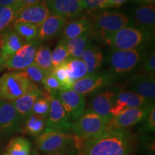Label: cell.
<instances>
[{"label":"cell","mask_w":155,"mask_h":155,"mask_svg":"<svg viewBox=\"0 0 155 155\" xmlns=\"http://www.w3.org/2000/svg\"><path fill=\"white\" fill-rule=\"evenodd\" d=\"M134 1L139 2H141L143 4H147V5H154L155 4V0H134Z\"/></svg>","instance_id":"f6af8a7d"},{"label":"cell","mask_w":155,"mask_h":155,"mask_svg":"<svg viewBox=\"0 0 155 155\" xmlns=\"http://www.w3.org/2000/svg\"><path fill=\"white\" fill-rule=\"evenodd\" d=\"M144 130L147 132H154L155 130V106L154 104L151 108L144 125Z\"/></svg>","instance_id":"74e56055"},{"label":"cell","mask_w":155,"mask_h":155,"mask_svg":"<svg viewBox=\"0 0 155 155\" xmlns=\"http://www.w3.org/2000/svg\"><path fill=\"white\" fill-rule=\"evenodd\" d=\"M37 87L19 71L4 73L0 76V99L14 101Z\"/></svg>","instance_id":"7a4b0ae2"},{"label":"cell","mask_w":155,"mask_h":155,"mask_svg":"<svg viewBox=\"0 0 155 155\" xmlns=\"http://www.w3.org/2000/svg\"><path fill=\"white\" fill-rule=\"evenodd\" d=\"M50 95V107L46 119L45 129L68 133L71 131L72 121L64 109L58 93Z\"/></svg>","instance_id":"52a82bcc"},{"label":"cell","mask_w":155,"mask_h":155,"mask_svg":"<svg viewBox=\"0 0 155 155\" xmlns=\"http://www.w3.org/2000/svg\"><path fill=\"white\" fill-rule=\"evenodd\" d=\"M115 95V91L111 89L98 92L93 97L90 109L109 123L113 118L111 110Z\"/></svg>","instance_id":"ac0fdd59"},{"label":"cell","mask_w":155,"mask_h":155,"mask_svg":"<svg viewBox=\"0 0 155 155\" xmlns=\"http://www.w3.org/2000/svg\"><path fill=\"white\" fill-rule=\"evenodd\" d=\"M22 121L12 101L0 99V134L9 135L19 131Z\"/></svg>","instance_id":"8fae6325"},{"label":"cell","mask_w":155,"mask_h":155,"mask_svg":"<svg viewBox=\"0 0 155 155\" xmlns=\"http://www.w3.org/2000/svg\"><path fill=\"white\" fill-rule=\"evenodd\" d=\"M12 25L14 27V30L25 42L39 40V27L37 25L21 21H15Z\"/></svg>","instance_id":"f1b7e54d"},{"label":"cell","mask_w":155,"mask_h":155,"mask_svg":"<svg viewBox=\"0 0 155 155\" xmlns=\"http://www.w3.org/2000/svg\"><path fill=\"white\" fill-rule=\"evenodd\" d=\"M39 40L26 42L17 53L6 61L5 68L9 71H21L34 63L38 48Z\"/></svg>","instance_id":"30bf717a"},{"label":"cell","mask_w":155,"mask_h":155,"mask_svg":"<svg viewBox=\"0 0 155 155\" xmlns=\"http://www.w3.org/2000/svg\"><path fill=\"white\" fill-rule=\"evenodd\" d=\"M132 16L135 24L138 26L145 36L152 35L154 30L155 7L154 5H142L134 9Z\"/></svg>","instance_id":"2e32d148"},{"label":"cell","mask_w":155,"mask_h":155,"mask_svg":"<svg viewBox=\"0 0 155 155\" xmlns=\"http://www.w3.org/2000/svg\"><path fill=\"white\" fill-rule=\"evenodd\" d=\"M58 94L64 109L72 122L78 119L85 111L86 101L84 96L73 89H61Z\"/></svg>","instance_id":"7c38bea8"},{"label":"cell","mask_w":155,"mask_h":155,"mask_svg":"<svg viewBox=\"0 0 155 155\" xmlns=\"http://www.w3.org/2000/svg\"><path fill=\"white\" fill-rule=\"evenodd\" d=\"M50 15L46 0L27 6L19 12L15 21L31 23L40 27Z\"/></svg>","instance_id":"9a60e30c"},{"label":"cell","mask_w":155,"mask_h":155,"mask_svg":"<svg viewBox=\"0 0 155 155\" xmlns=\"http://www.w3.org/2000/svg\"><path fill=\"white\" fill-rule=\"evenodd\" d=\"M42 84L43 85L45 91H47L49 94L58 93L62 89L61 83L51 73H48L45 75L42 81Z\"/></svg>","instance_id":"d590c367"},{"label":"cell","mask_w":155,"mask_h":155,"mask_svg":"<svg viewBox=\"0 0 155 155\" xmlns=\"http://www.w3.org/2000/svg\"><path fill=\"white\" fill-rule=\"evenodd\" d=\"M141 54L137 49L121 50L111 49L108 55V63L111 73L118 76L133 71L140 61Z\"/></svg>","instance_id":"8992f818"},{"label":"cell","mask_w":155,"mask_h":155,"mask_svg":"<svg viewBox=\"0 0 155 155\" xmlns=\"http://www.w3.org/2000/svg\"><path fill=\"white\" fill-rule=\"evenodd\" d=\"M91 31L88 30L76 38L65 40L70 57L81 58L88 43Z\"/></svg>","instance_id":"4316f807"},{"label":"cell","mask_w":155,"mask_h":155,"mask_svg":"<svg viewBox=\"0 0 155 155\" xmlns=\"http://www.w3.org/2000/svg\"><path fill=\"white\" fill-rule=\"evenodd\" d=\"M70 57L65 40L61 39L58 42L55 49L51 53V60L53 69L62 65Z\"/></svg>","instance_id":"d6a6232c"},{"label":"cell","mask_w":155,"mask_h":155,"mask_svg":"<svg viewBox=\"0 0 155 155\" xmlns=\"http://www.w3.org/2000/svg\"><path fill=\"white\" fill-rule=\"evenodd\" d=\"M21 10L18 4L11 6H0V36L9 30Z\"/></svg>","instance_id":"83f0119b"},{"label":"cell","mask_w":155,"mask_h":155,"mask_svg":"<svg viewBox=\"0 0 155 155\" xmlns=\"http://www.w3.org/2000/svg\"><path fill=\"white\" fill-rule=\"evenodd\" d=\"M30 155H39V154L37 152V151H33V152H32V154H30Z\"/></svg>","instance_id":"bcb514c9"},{"label":"cell","mask_w":155,"mask_h":155,"mask_svg":"<svg viewBox=\"0 0 155 155\" xmlns=\"http://www.w3.org/2000/svg\"><path fill=\"white\" fill-rule=\"evenodd\" d=\"M105 0H83V10L93 12L101 9Z\"/></svg>","instance_id":"ab89813d"},{"label":"cell","mask_w":155,"mask_h":155,"mask_svg":"<svg viewBox=\"0 0 155 155\" xmlns=\"http://www.w3.org/2000/svg\"><path fill=\"white\" fill-rule=\"evenodd\" d=\"M108 124L107 121L88 108L78 119L72 122L71 131L83 141L105 131L109 128Z\"/></svg>","instance_id":"3957f363"},{"label":"cell","mask_w":155,"mask_h":155,"mask_svg":"<svg viewBox=\"0 0 155 155\" xmlns=\"http://www.w3.org/2000/svg\"><path fill=\"white\" fill-rule=\"evenodd\" d=\"M78 150L75 146V143L68 145V146L63 147L60 150L54 151L52 152L45 153L42 155H78Z\"/></svg>","instance_id":"f35d334b"},{"label":"cell","mask_w":155,"mask_h":155,"mask_svg":"<svg viewBox=\"0 0 155 155\" xmlns=\"http://www.w3.org/2000/svg\"><path fill=\"white\" fill-rule=\"evenodd\" d=\"M5 58L2 55V53L1 50H0V71H2V69L5 68Z\"/></svg>","instance_id":"ee69618b"},{"label":"cell","mask_w":155,"mask_h":155,"mask_svg":"<svg viewBox=\"0 0 155 155\" xmlns=\"http://www.w3.org/2000/svg\"><path fill=\"white\" fill-rule=\"evenodd\" d=\"M52 15L67 19L74 17L83 10V0H46Z\"/></svg>","instance_id":"d6986e66"},{"label":"cell","mask_w":155,"mask_h":155,"mask_svg":"<svg viewBox=\"0 0 155 155\" xmlns=\"http://www.w3.org/2000/svg\"><path fill=\"white\" fill-rule=\"evenodd\" d=\"M151 104H150L148 101L138 94L129 91H121L116 94L114 96L111 114L114 117L129 108L142 107Z\"/></svg>","instance_id":"5bb4252c"},{"label":"cell","mask_w":155,"mask_h":155,"mask_svg":"<svg viewBox=\"0 0 155 155\" xmlns=\"http://www.w3.org/2000/svg\"><path fill=\"white\" fill-rule=\"evenodd\" d=\"M51 50L48 46L39 47L37 50L34 63L46 74L50 73L53 71V65L51 60Z\"/></svg>","instance_id":"4dcf8cb0"},{"label":"cell","mask_w":155,"mask_h":155,"mask_svg":"<svg viewBox=\"0 0 155 155\" xmlns=\"http://www.w3.org/2000/svg\"><path fill=\"white\" fill-rule=\"evenodd\" d=\"M75 136L71 134L50 129H45L36 137L38 150L44 153L52 152L74 143Z\"/></svg>","instance_id":"9c48e42d"},{"label":"cell","mask_w":155,"mask_h":155,"mask_svg":"<svg viewBox=\"0 0 155 155\" xmlns=\"http://www.w3.org/2000/svg\"><path fill=\"white\" fill-rule=\"evenodd\" d=\"M19 72L35 84V83H41L42 84L44 78L47 75L42 69L37 66L34 63L27 68L22 70Z\"/></svg>","instance_id":"836d02e7"},{"label":"cell","mask_w":155,"mask_h":155,"mask_svg":"<svg viewBox=\"0 0 155 155\" xmlns=\"http://www.w3.org/2000/svg\"><path fill=\"white\" fill-rule=\"evenodd\" d=\"M42 1V0H19L17 4L20 6L21 9L24 7H27V6L32 5V4H35L38 2Z\"/></svg>","instance_id":"b9f144b4"},{"label":"cell","mask_w":155,"mask_h":155,"mask_svg":"<svg viewBox=\"0 0 155 155\" xmlns=\"http://www.w3.org/2000/svg\"><path fill=\"white\" fill-rule=\"evenodd\" d=\"M3 155H7V154H6V153H5V154H3Z\"/></svg>","instance_id":"7dc6e473"},{"label":"cell","mask_w":155,"mask_h":155,"mask_svg":"<svg viewBox=\"0 0 155 155\" xmlns=\"http://www.w3.org/2000/svg\"><path fill=\"white\" fill-rule=\"evenodd\" d=\"M5 153L7 155H30L31 144L25 137H16L9 141Z\"/></svg>","instance_id":"f546056e"},{"label":"cell","mask_w":155,"mask_h":155,"mask_svg":"<svg viewBox=\"0 0 155 155\" xmlns=\"http://www.w3.org/2000/svg\"><path fill=\"white\" fill-rule=\"evenodd\" d=\"M26 43L12 29H9L0 36V50L7 61Z\"/></svg>","instance_id":"44dd1931"},{"label":"cell","mask_w":155,"mask_h":155,"mask_svg":"<svg viewBox=\"0 0 155 155\" xmlns=\"http://www.w3.org/2000/svg\"><path fill=\"white\" fill-rule=\"evenodd\" d=\"M114 49L129 50L136 49L144 41L145 35L137 28L128 26L112 32L97 37Z\"/></svg>","instance_id":"277c9868"},{"label":"cell","mask_w":155,"mask_h":155,"mask_svg":"<svg viewBox=\"0 0 155 155\" xmlns=\"http://www.w3.org/2000/svg\"><path fill=\"white\" fill-rule=\"evenodd\" d=\"M116 78L117 76L111 71L91 73L75 81L71 89L85 96L109 86L116 80Z\"/></svg>","instance_id":"ba28073f"},{"label":"cell","mask_w":155,"mask_h":155,"mask_svg":"<svg viewBox=\"0 0 155 155\" xmlns=\"http://www.w3.org/2000/svg\"><path fill=\"white\" fill-rule=\"evenodd\" d=\"M132 25V19L124 14L117 12H105L96 17L91 28L98 37L112 33Z\"/></svg>","instance_id":"5b68a950"},{"label":"cell","mask_w":155,"mask_h":155,"mask_svg":"<svg viewBox=\"0 0 155 155\" xmlns=\"http://www.w3.org/2000/svg\"><path fill=\"white\" fill-rule=\"evenodd\" d=\"M70 83L72 84L88 75L86 65L81 58L69 57L64 63Z\"/></svg>","instance_id":"484cf974"},{"label":"cell","mask_w":155,"mask_h":155,"mask_svg":"<svg viewBox=\"0 0 155 155\" xmlns=\"http://www.w3.org/2000/svg\"><path fill=\"white\" fill-rule=\"evenodd\" d=\"M81 59L86 65L88 74H91L97 72L101 66L104 61V55L99 47L88 43Z\"/></svg>","instance_id":"603a6c76"},{"label":"cell","mask_w":155,"mask_h":155,"mask_svg":"<svg viewBox=\"0 0 155 155\" xmlns=\"http://www.w3.org/2000/svg\"><path fill=\"white\" fill-rule=\"evenodd\" d=\"M50 107V95L47 91H42V95L36 101L32 107V114L42 116L47 119Z\"/></svg>","instance_id":"1f68e13d"},{"label":"cell","mask_w":155,"mask_h":155,"mask_svg":"<svg viewBox=\"0 0 155 155\" xmlns=\"http://www.w3.org/2000/svg\"><path fill=\"white\" fill-rule=\"evenodd\" d=\"M78 155H129L132 150L130 134L124 129L108 128L86 141L78 139Z\"/></svg>","instance_id":"6da1fadb"},{"label":"cell","mask_w":155,"mask_h":155,"mask_svg":"<svg viewBox=\"0 0 155 155\" xmlns=\"http://www.w3.org/2000/svg\"><path fill=\"white\" fill-rule=\"evenodd\" d=\"M127 87L129 89V91L139 95L148 101L150 104H154V75L142 74L136 76L129 81Z\"/></svg>","instance_id":"e0dca14e"},{"label":"cell","mask_w":155,"mask_h":155,"mask_svg":"<svg viewBox=\"0 0 155 155\" xmlns=\"http://www.w3.org/2000/svg\"><path fill=\"white\" fill-rule=\"evenodd\" d=\"M41 95L42 91L37 87L31 91L23 95L20 98H17V100L12 101L22 120H25L32 114L35 102Z\"/></svg>","instance_id":"7402d4cb"},{"label":"cell","mask_w":155,"mask_h":155,"mask_svg":"<svg viewBox=\"0 0 155 155\" xmlns=\"http://www.w3.org/2000/svg\"><path fill=\"white\" fill-rule=\"evenodd\" d=\"M66 23L67 19L55 15H50L39 27L38 40L48 41L55 38L62 32Z\"/></svg>","instance_id":"ffe728a7"},{"label":"cell","mask_w":155,"mask_h":155,"mask_svg":"<svg viewBox=\"0 0 155 155\" xmlns=\"http://www.w3.org/2000/svg\"><path fill=\"white\" fill-rule=\"evenodd\" d=\"M141 70L144 72V75H154L155 72V54L154 51L152 52L147 55L146 58L144 61Z\"/></svg>","instance_id":"8d00e7d4"},{"label":"cell","mask_w":155,"mask_h":155,"mask_svg":"<svg viewBox=\"0 0 155 155\" xmlns=\"http://www.w3.org/2000/svg\"><path fill=\"white\" fill-rule=\"evenodd\" d=\"M50 73L53 74L55 78L59 81L62 86V89L68 90L72 88V84L69 81L68 75L66 68L64 63L53 68Z\"/></svg>","instance_id":"e575fe53"},{"label":"cell","mask_w":155,"mask_h":155,"mask_svg":"<svg viewBox=\"0 0 155 155\" xmlns=\"http://www.w3.org/2000/svg\"><path fill=\"white\" fill-rule=\"evenodd\" d=\"M128 1L129 0H105L101 9L111 8V7H119Z\"/></svg>","instance_id":"60d3db41"},{"label":"cell","mask_w":155,"mask_h":155,"mask_svg":"<svg viewBox=\"0 0 155 155\" xmlns=\"http://www.w3.org/2000/svg\"><path fill=\"white\" fill-rule=\"evenodd\" d=\"M91 24L88 19L79 18L66 23L62 31V39L68 40L81 35L90 30Z\"/></svg>","instance_id":"d4e9b609"},{"label":"cell","mask_w":155,"mask_h":155,"mask_svg":"<svg viewBox=\"0 0 155 155\" xmlns=\"http://www.w3.org/2000/svg\"><path fill=\"white\" fill-rule=\"evenodd\" d=\"M46 119L42 116L31 114L24 120V125L20 127L19 131L26 135L38 137L45 129Z\"/></svg>","instance_id":"cb8c5ba5"},{"label":"cell","mask_w":155,"mask_h":155,"mask_svg":"<svg viewBox=\"0 0 155 155\" xmlns=\"http://www.w3.org/2000/svg\"><path fill=\"white\" fill-rule=\"evenodd\" d=\"M153 104L126 110L119 115L114 116L108 124V127L125 129L137 124L146 119Z\"/></svg>","instance_id":"4fadbf2b"},{"label":"cell","mask_w":155,"mask_h":155,"mask_svg":"<svg viewBox=\"0 0 155 155\" xmlns=\"http://www.w3.org/2000/svg\"><path fill=\"white\" fill-rule=\"evenodd\" d=\"M19 0H0V6H11L16 5Z\"/></svg>","instance_id":"7bdbcfd3"}]
</instances>
